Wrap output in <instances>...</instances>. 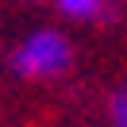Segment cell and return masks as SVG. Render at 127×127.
I'll return each instance as SVG.
<instances>
[{
	"label": "cell",
	"instance_id": "1",
	"mask_svg": "<svg viewBox=\"0 0 127 127\" xmlns=\"http://www.w3.org/2000/svg\"><path fill=\"white\" fill-rule=\"evenodd\" d=\"M73 39L58 27H35L8 50V69L23 81H58L73 69Z\"/></svg>",
	"mask_w": 127,
	"mask_h": 127
},
{
	"label": "cell",
	"instance_id": "2",
	"mask_svg": "<svg viewBox=\"0 0 127 127\" xmlns=\"http://www.w3.org/2000/svg\"><path fill=\"white\" fill-rule=\"evenodd\" d=\"M54 8L73 23H96V19L108 16L112 0H54Z\"/></svg>",
	"mask_w": 127,
	"mask_h": 127
},
{
	"label": "cell",
	"instance_id": "3",
	"mask_svg": "<svg viewBox=\"0 0 127 127\" xmlns=\"http://www.w3.org/2000/svg\"><path fill=\"white\" fill-rule=\"evenodd\" d=\"M108 119L112 127H127V81H119L108 96Z\"/></svg>",
	"mask_w": 127,
	"mask_h": 127
}]
</instances>
